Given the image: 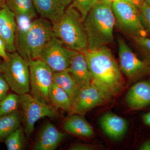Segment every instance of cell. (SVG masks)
Masks as SVG:
<instances>
[{
    "instance_id": "obj_1",
    "label": "cell",
    "mask_w": 150,
    "mask_h": 150,
    "mask_svg": "<svg viewBox=\"0 0 150 150\" xmlns=\"http://www.w3.org/2000/svg\"><path fill=\"white\" fill-rule=\"evenodd\" d=\"M83 53L92 82L112 97L119 94L123 88L124 81L111 50L105 46L96 50H88Z\"/></svg>"
},
{
    "instance_id": "obj_2",
    "label": "cell",
    "mask_w": 150,
    "mask_h": 150,
    "mask_svg": "<svg viewBox=\"0 0 150 150\" xmlns=\"http://www.w3.org/2000/svg\"><path fill=\"white\" fill-rule=\"evenodd\" d=\"M89 50H95L112 43L115 18L112 3L99 0L84 21Z\"/></svg>"
},
{
    "instance_id": "obj_3",
    "label": "cell",
    "mask_w": 150,
    "mask_h": 150,
    "mask_svg": "<svg viewBox=\"0 0 150 150\" xmlns=\"http://www.w3.org/2000/svg\"><path fill=\"white\" fill-rule=\"evenodd\" d=\"M51 23L54 36L67 48L76 52L88 50L84 21L80 13L71 4L60 18Z\"/></svg>"
},
{
    "instance_id": "obj_4",
    "label": "cell",
    "mask_w": 150,
    "mask_h": 150,
    "mask_svg": "<svg viewBox=\"0 0 150 150\" xmlns=\"http://www.w3.org/2000/svg\"><path fill=\"white\" fill-rule=\"evenodd\" d=\"M1 74L10 88L18 95L30 90L28 62L16 51L8 52L7 59L2 62Z\"/></svg>"
},
{
    "instance_id": "obj_5",
    "label": "cell",
    "mask_w": 150,
    "mask_h": 150,
    "mask_svg": "<svg viewBox=\"0 0 150 150\" xmlns=\"http://www.w3.org/2000/svg\"><path fill=\"white\" fill-rule=\"evenodd\" d=\"M20 106L24 132L28 137L32 134L35 123L39 119L46 117L55 118L59 115L57 109L51 104L40 102L28 93L20 96Z\"/></svg>"
},
{
    "instance_id": "obj_6",
    "label": "cell",
    "mask_w": 150,
    "mask_h": 150,
    "mask_svg": "<svg viewBox=\"0 0 150 150\" xmlns=\"http://www.w3.org/2000/svg\"><path fill=\"white\" fill-rule=\"evenodd\" d=\"M31 95L40 102L51 104L49 92L53 83L54 72L40 59L28 62Z\"/></svg>"
},
{
    "instance_id": "obj_7",
    "label": "cell",
    "mask_w": 150,
    "mask_h": 150,
    "mask_svg": "<svg viewBox=\"0 0 150 150\" xmlns=\"http://www.w3.org/2000/svg\"><path fill=\"white\" fill-rule=\"evenodd\" d=\"M54 36L51 22L42 18L33 20L25 42L26 61L39 59L41 51Z\"/></svg>"
},
{
    "instance_id": "obj_8",
    "label": "cell",
    "mask_w": 150,
    "mask_h": 150,
    "mask_svg": "<svg viewBox=\"0 0 150 150\" xmlns=\"http://www.w3.org/2000/svg\"><path fill=\"white\" fill-rule=\"evenodd\" d=\"M115 25L134 36H146V31L142 26L140 9L126 0H116L112 3Z\"/></svg>"
},
{
    "instance_id": "obj_9",
    "label": "cell",
    "mask_w": 150,
    "mask_h": 150,
    "mask_svg": "<svg viewBox=\"0 0 150 150\" xmlns=\"http://www.w3.org/2000/svg\"><path fill=\"white\" fill-rule=\"evenodd\" d=\"M113 97L92 82L86 87L81 89L72 103L70 115H83L94 108L108 104Z\"/></svg>"
},
{
    "instance_id": "obj_10",
    "label": "cell",
    "mask_w": 150,
    "mask_h": 150,
    "mask_svg": "<svg viewBox=\"0 0 150 150\" xmlns=\"http://www.w3.org/2000/svg\"><path fill=\"white\" fill-rule=\"evenodd\" d=\"M118 62L121 72L131 80L150 72V61L140 59L122 38H118Z\"/></svg>"
},
{
    "instance_id": "obj_11",
    "label": "cell",
    "mask_w": 150,
    "mask_h": 150,
    "mask_svg": "<svg viewBox=\"0 0 150 150\" xmlns=\"http://www.w3.org/2000/svg\"><path fill=\"white\" fill-rule=\"evenodd\" d=\"M76 52L67 48L54 36L41 51L39 59L45 62L54 73L57 72L68 69Z\"/></svg>"
},
{
    "instance_id": "obj_12",
    "label": "cell",
    "mask_w": 150,
    "mask_h": 150,
    "mask_svg": "<svg viewBox=\"0 0 150 150\" xmlns=\"http://www.w3.org/2000/svg\"><path fill=\"white\" fill-rule=\"evenodd\" d=\"M16 25L15 14L5 4L0 8V37L5 43L7 51L8 53L16 51Z\"/></svg>"
},
{
    "instance_id": "obj_13",
    "label": "cell",
    "mask_w": 150,
    "mask_h": 150,
    "mask_svg": "<svg viewBox=\"0 0 150 150\" xmlns=\"http://www.w3.org/2000/svg\"><path fill=\"white\" fill-rule=\"evenodd\" d=\"M125 100L130 110H143L150 107V81H141L129 89Z\"/></svg>"
},
{
    "instance_id": "obj_14",
    "label": "cell",
    "mask_w": 150,
    "mask_h": 150,
    "mask_svg": "<svg viewBox=\"0 0 150 150\" xmlns=\"http://www.w3.org/2000/svg\"><path fill=\"white\" fill-rule=\"evenodd\" d=\"M35 10L51 23L63 15L73 0H33Z\"/></svg>"
},
{
    "instance_id": "obj_15",
    "label": "cell",
    "mask_w": 150,
    "mask_h": 150,
    "mask_svg": "<svg viewBox=\"0 0 150 150\" xmlns=\"http://www.w3.org/2000/svg\"><path fill=\"white\" fill-rule=\"evenodd\" d=\"M65 137L51 123H46L40 130L33 146L35 150H54L58 147Z\"/></svg>"
},
{
    "instance_id": "obj_16",
    "label": "cell",
    "mask_w": 150,
    "mask_h": 150,
    "mask_svg": "<svg viewBox=\"0 0 150 150\" xmlns=\"http://www.w3.org/2000/svg\"><path fill=\"white\" fill-rule=\"evenodd\" d=\"M67 70L81 89L88 86L91 83V75L83 52H76L71 59Z\"/></svg>"
},
{
    "instance_id": "obj_17",
    "label": "cell",
    "mask_w": 150,
    "mask_h": 150,
    "mask_svg": "<svg viewBox=\"0 0 150 150\" xmlns=\"http://www.w3.org/2000/svg\"><path fill=\"white\" fill-rule=\"evenodd\" d=\"M99 123L105 134L113 139L122 138L128 128L126 119L111 112H106L102 115Z\"/></svg>"
},
{
    "instance_id": "obj_18",
    "label": "cell",
    "mask_w": 150,
    "mask_h": 150,
    "mask_svg": "<svg viewBox=\"0 0 150 150\" xmlns=\"http://www.w3.org/2000/svg\"><path fill=\"white\" fill-rule=\"evenodd\" d=\"M66 132L78 137L89 138L94 135L93 129L83 115L74 114L70 115L63 123Z\"/></svg>"
},
{
    "instance_id": "obj_19",
    "label": "cell",
    "mask_w": 150,
    "mask_h": 150,
    "mask_svg": "<svg viewBox=\"0 0 150 150\" xmlns=\"http://www.w3.org/2000/svg\"><path fill=\"white\" fill-rule=\"evenodd\" d=\"M53 83L68 94L73 103L78 96L81 88L69 71L67 69L54 73Z\"/></svg>"
},
{
    "instance_id": "obj_20",
    "label": "cell",
    "mask_w": 150,
    "mask_h": 150,
    "mask_svg": "<svg viewBox=\"0 0 150 150\" xmlns=\"http://www.w3.org/2000/svg\"><path fill=\"white\" fill-rule=\"evenodd\" d=\"M15 15L16 24L15 33L16 48L18 53L26 60L25 42L28 31L34 19L26 16Z\"/></svg>"
},
{
    "instance_id": "obj_21",
    "label": "cell",
    "mask_w": 150,
    "mask_h": 150,
    "mask_svg": "<svg viewBox=\"0 0 150 150\" xmlns=\"http://www.w3.org/2000/svg\"><path fill=\"white\" fill-rule=\"evenodd\" d=\"M50 103L56 109H61L69 112L72 103L69 97L61 87L53 83L49 92Z\"/></svg>"
},
{
    "instance_id": "obj_22",
    "label": "cell",
    "mask_w": 150,
    "mask_h": 150,
    "mask_svg": "<svg viewBox=\"0 0 150 150\" xmlns=\"http://www.w3.org/2000/svg\"><path fill=\"white\" fill-rule=\"evenodd\" d=\"M21 113L18 110L0 118V142H4L10 134L21 127Z\"/></svg>"
},
{
    "instance_id": "obj_23",
    "label": "cell",
    "mask_w": 150,
    "mask_h": 150,
    "mask_svg": "<svg viewBox=\"0 0 150 150\" xmlns=\"http://www.w3.org/2000/svg\"><path fill=\"white\" fill-rule=\"evenodd\" d=\"M6 4L15 15L26 16L33 19L36 17L33 0H7Z\"/></svg>"
},
{
    "instance_id": "obj_24",
    "label": "cell",
    "mask_w": 150,
    "mask_h": 150,
    "mask_svg": "<svg viewBox=\"0 0 150 150\" xmlns=\"http://www.w3.org/2000/svg\"><path fill=\"white\" fill-rule=\"evenodd\" d=\"M19 106V95L16 93L7 95L0 101V118L18 110Z\"/></svg>"
},
{
    "instance_id": "obj_25",
    "label": "cell",
    "mask_w": 150,
    "mask_h": 150,
    "mask_svg": "<svg viewBox=\"0 0 150 150\" xmlns=\"http://www.w3.org/2000/svg\"><path fill=\"white\" fill-rule=\"evenodd\" d=\"M24 130L20 127L6 138L4 142L8 150H21L24 149Z\"/></svg>"
},
{
    "instance_id": "obj_26",
    "label": "cell",
    "mask_w": 150,
    "mask_h": 150,
    "mask_svg": "<svg viewBox=\"0 0 150 150\" xmlns=\"http://www.w3.org/2000/svg\"><path fill=\"white\" fill-rule=\"evenodd\" d=\"M99 0H73L71 4L80 13L83 21Z\"/></svg>"
},
{
    "instance_id": "obj_27",
    "label": "cell",
    "mask_w": 150,
    "mask_h": 150,
    "mask_svg": "<svg viewBox=\"0 0 150 150\" xmlns=\"http://www.w3.org/2000/svg\"><path fill=\"white\" fill-rule=\"evenodd\" d=\"M140 18L142 26L150 34V6L144 1L140 8Z\"/></svg>"
},
{
    "instance_id": "obj_28",
    "label": "cell",
    "mask_w": 150,
    "mask_h": 150,
    "mask_svg": "<svg viewBox=\"0 0 150 150\" xmlns=\"http://www.w3.org/2000/svg\"><path fill=\"white\" fill-rule=\"evenodd\" d=\"M135 42L149 55L150 61V38L146 36H134Z\"/></svg>"
},
{
    "instance_id": "obj_29",
    "label": "cell",
    "mask_w": 150,
    "mask_h": 150,
    "mask_svg": "<svg viewBox=\"0 0 150 150\" xmlns=\"http://www.w3.org/2000/svg\"><path fill=\"white\" fill-rule=\"evenodd\" d=\"M98 145L89 144L78 143L72 145L69 148L70 150H95L100 149Z\"/></svg>"
},
{
    "instance_id": "obj_30",
    "label": "cell",
    "mask_w": 150,
    "mask_h": 150,
    "mask_svg": "<svg viewBox=\"0 0 150 150\" xmlns=\"http://www.w3.org/2000/svg\"><path fill=\"white\" fill-rule=\"evenodd\" d=\"M10 87L2 74L0 73V101L8 95Z\"/></svg>"
},
{
    "instance_id": "obj_31",
    "label": "cell",
    "mask_w": 150,
    "mask_h": 150,
    "mask_svg": "<svg viewBox=\"0 0 150 150\" xmlns=\"http://www.w3.org/2000/svg\"><path fill=\"white\" fill-rule=\"evenodd\" d=\"M0 57L4 60L7 59L8 52L7 51L5 43L0 37Z\"/></svg>"
},
{
    "instance_id": "obj_32",
    "label": "cell",
    "mask_w": 150,
    "mask_h": 150,
    "mask_svg": "<svg viewBox=\"0 0 150 150\" xmlns=\"http://www.w3.org/2000/svg\"><path fill=\"white\" fill-rule=\"evenodd\" d=\"M141 119L144 126L150 129V111L143 113L141 115Z\"/></svg>"
},
{
    "instance_id": "obj_33",
    "label": "cell",
    "mask_w": 150,
    "mask_h": 150,
    "mask_svg": "<svg viewBox=\"0 0 150 150\" xmlns=\"http://www.w3.org/2000/svg\"><path fill=\"white\" fill-rule=\"evenodd\" d=\"M126 1H128L129 2L131 3V4H133L139 9L142 4L144 1V0H126Z\"/></svg>"
},
{
    "instance_id": "obj_34",
    "label": "cell",
    "mask_w": 150,
    "mask_h": 150,
    "mask_svg": "<svg viewBox=\"0 0 150 150\" xmlns=\"http://www.w3.org/2000/svg\"><path fill=\"white\" fill-rule=\"evenodd\" d=\"M5 4L6 2L4 1V0H0V8Z\"/></svg>"
},
{
    "instance_id": "obj_35",
    "label": "cell",
    "mask_w": 150,
    "mask_h": 150,
    "mask_svg": "<svg viewBox=\"0 0 150 150\" xmlns=\"http://www.w3.org/2000/svg\"><path fill=\"white\" fill-rule=\"evenodd\" d=\"M144 2L150 6V0H144Z\"/></svg>"
},
{
    "instance_id": "obj_36",
    "label": "cell",
    "mask_w": 150,
    "mask_h": 150,
    "mask_svg": "<svg viewBox=\"0 0 150 150\" xmlns=\"http://www.w3.org/2000/svg\"><path fill=\"white\" fill-rule=\"evenodd\" d=\"M2 62H1V59H0V73H1V67Z\"/></svg>"
},
{
    "instance_id": "obj_37",
    "label": "cell",
    "mask_w": 150,
    "mask_h": 150,
    "mask_svg": "<svg viewBox=\"0 0 150 150\" xmlns=\"http://www.w3.org/2000/svg\"><path fill=\"white\" fill-rule=\"evenodd\" d=\"M107 1L112 3V2H113L115 1H116V0H107Z\"/></svg>"
},
{
    "instance_id": "obj_38",
    "label": "cell",
    "mask_w": 150,
    "mask_h": 150,
    "mask_svg": "<svg viewBox=\"0 0 150 150\" xmlns=\"http://www.w3.org/2000/svg\"><path fill=\"white\" fill-rule=\"evenodd\" d=\"M4 1H5L6 2V1H7V0H4Z\"/></svg>"
},
{
    "instance_id": "obj_39",
    "label": "cell",
    "mask_w": 150,
    "mask_h": 150,
    "mask_svg": "<svg viewBox=\"0 0 150 150\" xmlns=\"http://www.w3.org/2000/svg\"><path fill=\"white\" fill-rule=\"evenodd\" d=\"M149 73H150V72H149Z\"/></svg>"
}]
</instances>
